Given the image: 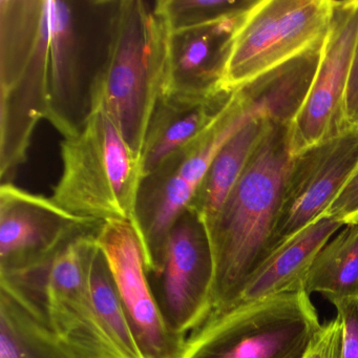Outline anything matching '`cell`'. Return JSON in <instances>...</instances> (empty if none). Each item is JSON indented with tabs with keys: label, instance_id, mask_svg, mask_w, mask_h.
Listing matches in <instances>:
<instances>
[{
	"label": "cell",
	"instance_id": "cell-11",
	"mask_svg": "<svg viewBox=\"0 0 358 358\" xmlns=\"http://www.w3.org/2000/svg\"><path fill=\"white\" fill-rule=\"evenodd\" d=\"M357 34L358 0H333L313 81L291 123L293 155L347 129L343 104Z\"/></svg>",
	"mask_w": 358,
	"mask_h": 358
},
{
	"label": "cell",
	"instance_id": "cell-16",
	"mask_svg": "<svg viewBox=\"0 0 358 358\" xmlns=\"http://www.w3.org/2000/svg\"><path fill=\"white\" fill-rule=\"evenodd\" d=\"M0 358H87L47 324L34 297L0 280Z\"/></svg>",
	"mask_w": 358,
	"mask_h": 358
},
{
	"label": "cell",
	"instance_id": "cell-23",
	"mask_svg": "<svg viewBox=\"0 0 358 358\" xmlns=\"http://www.w3.org/2000/svg\"><path fill=\"white\" fill-rule=\"evenodd\" d=\"M326 215L345 224L358 220V166L345 184L336 200L332 203Z\"/></svg>",
	"mask_w": 358,
	"mask_h": 358
},
{
	"label": "cell",
	"instance_id": "cell-22",
	"mask_svg": "<svg viewBox=\"0 0 358 358\" xmlns=\"http://www.w3.org/2000/svg\"><path fill=\"white\" fill-rule=\"evenodd\" d=\"M343 324L338 317L322 324L303 358H341Z\"/></svg>",
	"mask_w": 358,
	"mask_h": 358
},
{
	"label": "cell",
	"instance_id": "cell-21",
	"mask_svg": "<svg viewBox=\"0 0 358 358\" xmlns=\"http://www.w3.org/2000/svg\"><path fill=\"white\" fill-rule=\"evenodd\" d=\"M343 324L341 358H358V295L332 303Z\"/></svg>",
	"mask_w": 358,
	"mask_h": 358
},
{
	"label": "cell",
	"instance_id": "cell-20",
	"mask_svg": "<svg viewBox=\"0 0 358 358\" xmlns=\"http://www.w3.org/2000/svg\"><path fill=\"white\" fill-rule=\"evenodd\" d=\"M257 0H160L171 31L189 28L242 13Z\"/></svg>",
	"mask_w": 358,
	"mask_h": 358
},
{
	"label": "cell",
	"instance_id": "cell-5",
	"mask_svg": "<svg viewBox=\"0 0 358 358\" xmlns=\"http://www.w3.org/2000/svg\"><path fill=\"white\" fill-rule=\"evenodd\" d=\"M310 296L303 289L210 314L188 334L182 358H303L322 327Z\"/></svg>",
	"mask_w": 358,
	"mask_h": 358
},
{
	"label": "cell",
	"instance_id": "cell-19",
	"mask_svg": "<svg viewBox=\"0 0 358 358\" xmlns=\"http://www.w3.org/2000/svg\"><path fill=\"white\" fill-rule=\"evenodd\" d=\"M90 291L106 334L123 358H144L97 243L87 259Z\"/></svg>",
	"mask_w": 358,
	"mask_h": 358
},
{
	"label": "cell",
	"instance_id": "cell-15",
	"mask_svg": "<svg viewBox=\"0 0 358 358\" xmlns=\"http://www.w3.org/2000/svg\"><path fill=\"white\" fill-rule=\"evenodd\" d=\"M345 225L330 215H322L278 245L249 278L234 305L305 289L306 278L314 259Z\"/></svg>",
	"mask_w": 358,
	"mask_h": 358
},
{
	"label": "cell",
	"instance_id": "cell-13",
	"mask_svg": "<svg viewBox=\"0 0 358 358\" xmlns=\"http://www.w3.org/2000/svg\"><path fill=\"white\" fill-rule=\"evenodd\" d=\"M249 10L206 24L173 31L163 95H204L224 91L221 81L232 41Z\"/></svg>",
	"mask_w": 358,
	"mask_h": 358
},
{
	"label": "cell",
	"instance_id": "cell-18",
	"mask_svg": "<svg viewBox=\"0 0 358 358\" xmlns=\"http://www.w3.org/2000/svg\"><path fill=\"white\" fill-rule=\"evenodd\" d=\"M305 291L331 303L358 295V221L345 224L322 247L308 272Z\"/></svg>",
	"mask_w": 358,
	"mask_h": 358
},
{
	"label": "cell",
	"instance_id": "cell-17",
	"mask_svg": "<svg viewBox=\"0 0 358 358\" xmlns=\"http://www.w3.org/2000/svg\"><path fill=\"white\" fill-rule=\"evenodd\" d=\"M269 122L266 119L251 121L213 159L187 209L199 217L204 227L221 210Z\"/></svg>",
	"mask_w": 358,
	"mask_h": 358
},
{
	"label": "cell",
	"instance_id": "cell-14",
	"mask_svg": "<svg viewBox=\"0 0 358 358\" xmlns=\"http://www.w3.org/2000/svg\"><path fill=\"white\" fill-rule=\"evenodd\" d=\"M234 95L236 92L226 91L163 95L150 119L142 148L144 179L208 131L227 112Z\"/></svg>",
	"mask_w": 358,
	"mask_h": 358
},
{
	"label": "cell",
	"instance_id": "cell-7",
	"mask_svg": "<svg viewBox=\"0 0 358 358\" xmlns=\"http://www.w3.org/2000/svg\"><path fill=\"white\" fill-rule=\"evenodd\" d=\"M102 222L71 215L52 198L12 182L0 186V278H28L49 269L77 236Z\"/></svg>",
	"mask_w": 358,
	"mask_h": 358
},
{
	"label": "cell",
	"instance_id": "cell-25",
	"mask_svg": "<svg viewBox=\"0 0 358 358\" xmlns=\"http://www.w3.org/2000/svg\"><path fill=\"white\" fill-rule=\"evenodd\" d=\"M357 221H358V220H357ZM355 222H356V221H355Z\"/></svg>",
	"mask_w": 358,
	"mask_h": 358
},
{
	"label": "cell",
	"instance_id": "cell-2",
	"mask_svg": "<svg viewBox=\"0 0 358 358\" xmlns=\"http://www.w3.org/2000/svg\"><path fill=\"white\" fill-rule=\"evenodd\" d=\"M292 158L291 123L270 121L221 210L205 227L213 264L210 314L238 301L271 252Z\"/></svg>",
	"mask_w": 358,
	"mask_h": 358
},
{
	"label": "cell",
	"instance_id": "cell-10",
	"mask_svg": "<svg viewBox=\"0 0 358 358\" xmlns=\"http://www.w3.org/2000/svg\"><path fill=\"white\" fill-rule=\"evenodd\" d=\"M357 166L358 129H345L293 155L272 250L326 215Z\"/></svg>",
	"mask_w": 358,
	"mask_h": 358
},
{
	"label": "cell",
	"instance_id": "cell-1",
	"mask_svg": "<svg viewBox=\"0 0 358 358\" xmlns=\"http://www.w3.org/2000/svg\"><path fill=\"white\" fill-rule=\"evenodd\" d=\"M97 1L0 0V177L26 161L47 119L64 138L91 112L87 16Z\"/></svg>",
	"mask_w": 358,
	"mask_h": 358
},
{
	"label": "cell",
	"instance_id": "cell-12",
	"mask_svg": "<svg viewBox=\"0 0 358 358\" xmlns=\"http://www.w3.org/2000/svg\"><path fill=\"white\" fill-rule=\"evenodd\" d=\"M213 264L204 225L186 210L171 228L156 292L169 326L188 336L210 314Z\"/></svg>",
	"mask_w": 358,
	"mask_h": 358
},
{
	"label": "cell",
	"instance_id": "cell-6",
	"mask_svg": "<svg viewBox=\"0 0 358 358\" xmlns=\"http://www.w3.org/2000/svg\"><path fill=\"white\" fill-rule=\"evenodd\" d=\"M333 0H257L238 26L221 87L236 92L322 45Z\"/></svg>",
	"mask_w": 358,
	"mask_h": 358
},
{
	"label": "cell",
	"instance_id": "cell-24",
	"mask_svg": "<svg viewBox=\"0 0 358 358\" xmlns=\"http://www.w3.org/2000/svg\"><path fill=\"white\" fill-rule=\"evenodd\" d=\"M343 120L347 129H358V34L345 91Z\"/></svg>",
	"mask_w": 358,
	"mask_h": 358
},
{
	"label": "cell",
	"instance_id": "cell-3",
	"mask_svg": "<svg viewBox=\"0 0 358 358\" xmlns=\"http://www.w3.org/2000/svg\"><path fill=\"white\" fill-rule=\"evenodd\" d=\"M171 32L160 0L116 1L92 83L91 110L108 115L140 157L164 94Z\"/></svg>",
	"mask_w": 358,
	"mask_h": 358
},
{
	"label": "cell",
	"instance_id": "cell-8",
	"mask_svg": "<svg viewBox=\"0 0 358 358\" xmlns=\"http://www.w3.org/2000/svg\"><path fill=\"white\" fill-rule=\"evenodd\" d=\"M101 224L71 241L31 293L38 299L50 328L81 355L123 358L106 334L90 291L87 259Z\"/></svg>",
	"mask_w": 358,
	"mask_h": 358
},
{
	"label": "cell",
	"instance_id": "cell-9",
	"mask_svg": "<svg viewBox=\"0 0 358 358\" xmlns=\"http://www.w3.org/2000/svg\"><path fill=\"white\" fill-rule=\"evenodd\" d=\"M96 243L144 358H182L187 336L176 332L163 314L133 217L102 222Z\"/></svg>",
	"mask_w": 358,
	"mask_h": 358
},
{
	"label": "cell",
	"instance_id": "cell-4",
	"mask_svg": "<svg viewBox=\"0 0 358 358\" xmlns=\"http://www.w3.org/2000/svg\"><path fill=\"white\" fill-rule=\"evenodd\" d=\"M62 159L51 196L58 206L97 222L135 217L144 179L141 157L108 115L91 110L80 131L62 142Z\"/></svg>",
	"mask_w": 358,
	"mask_h": 358
}]
</instances>
